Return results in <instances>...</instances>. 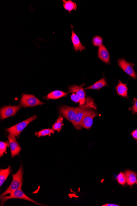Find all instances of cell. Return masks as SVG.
Masks as SVG:
<instances>
[{
    "mask_svg": "<svg viewBox=\"0 0 137 206\" xmlns=\"http://www.w3.org/2000/svg\"><path fill=\"white\" fill-rule=\"evenodd\" d=\"M23 168L22 166L21 165L18 172L12 175V182L7 190L0 196L1 200L4 197L6 196L7 194H10L14 190L21 189L23 184Z\"/></svg>",
    "mask_w": 137,
    "mask_h": 206,
    "instance_id": "cell-1",
    "label": "cell"
},
{
    "mask_svg": "<svg viewBox=\"0 0 137 206\" xmlns=\"http://www.w3.org/2000/svg\"><path fill=\"white\" fill-rule=\"evenodd\" d=\"M92 106L94 107V105H91V103H85L83 105H80L77 108L75 118L73 123L75 128L78 130L81 129L82 128L81 123L83 118L87 110L89 109V108H93ZM94 107L96 108L95 107Z\"/></svg>",
    "mask_w": 137,
    "mask_h": 206,
    "instance_id": "cell-2",
    "label": "cell"
},
{
    "mask_svg": "<svg viewBox=\"0 0 137 206\" xmlns=\"http://www.w3.org/2000/svg\"><path fill=\"white\" fill-rule=\"evenodd\" d=\"M37 116L34 115L32 117L28 118L25 121H23L20 123H17L15 125L12 126L10 128L6 129V131L9 132V133L13 135L15 137L20 135L22 131H24L27 126L31 122H33V120L37 118Z\"/></svg>",
    "mask_w": 137,
    "mask_h": 206,
    "instance_id": "cell-3",
    "label": "cell"
},
{
    "mask_svg": "<svg viewBox=\"0 0 137 206\" xmlns=\"http://www.w3.org/2000/svg\"><path fill=\"white\" fill-rule=\"evenodd\" d=\"M24 199V200L29 201L34 203L35 204H37V205H42V204L37 203V202L33 200V199H31V198H30L29 197L27 196V195L23 192V191L21 190V189H17V190L12 192L10 194V196H6L4 197L3 198L1 199V205L2 206L6 201L8 200L9 199Z\"/></svg>",
    "mask_w": 137,
    "mask_h": 206,
    "instance_id": "cell-4",
    "label": "cell"
},
{
    "mask_svg": "<svg viewBox=\"0 0 137 206\" xmlns=\"http://www.w3.org/2000/svg\"><path fill=\"white\" fill-rule=\"evenodd\" d=\"M44 103L33 95L23 94L20 101V105L24 108L32 107L36 105H42Z\"/></svg>",
    "mask_w": 137,
    "mask_h": 206,
    "instance_id": "cell-5",
    "label": "cell"
},
{
    "mask_svg": "<svg viewBox=\"0 0 137 206\" xmlns=\"http://www.w3.org/2000/svg\"><path fill=\"white\" fill-rule=\"evenodd\" d=\"M21 106L19 105L17 106H5L1 108L0 110L1 120L13 116L21 108Z\"/></svg>",
    "mask_w": 137,
    "mask_h": 206,
    "instance_id": "cell-6",
    "label": "cell"
},
{
    "mask_svg": "<svg viewBox=\"0 0 137 206\" xmlns=\"http://www.w3.org/2000/svg\"><path fill=\"white\" fill-rule=\"evenodd\" d=\"M97 115L96 112L91 109H88L83 118L81 126L83 128L89 129L93 124V120Z\"/></svg>",
    "mask_w": 137,
    "mask_h": 206,
    "instance_id": "cell-7",
    "label": "cell"
},
{
    "mask_svg": "<svg viewBox=\"0 0 137 206\" xmlns=\"http://www.w3.org/2000/svg\"><path fill=\"white\" fill-rule=\"evenodd\" d=\"M77 109V108L64 106L60 108L59 111L64 117L73 123L75 118Z\"/></svg>",
    "mask_w": 137,
    "mask_h": 206,
    "instance_id": "cell-8",
    "label": "cell"
},
{
    "mask_svg": "<svg viewBox=\"0 0 137 206\" xmlns=\"http://www.w3.org/2000/svg\"><path fill=\"white\" fill-rule=\"evenodd\" d=\"M7 138L8 139L9 145L11 149L12 158L19 154L21 151V148L17 141L15 136L9 133L7 136Z\"/></svg>",
    "mask_w": 137,
    "mask_h": 206,
    "instance_id": "cell-9",
    "label": "cell"
},
{
    "mask_svg": "<svg viewBox=\"0 0 137 206\" xmlns=\"http://www.w3.org/2000/svg\"><path fill=\"white\" fill-rule=\"evenodd\" d=\"M118 64L121 69L126 73L134 79L136 78V74L134 71V64L128 63L124 59H120L118 61Z\"/></svg>",
    "mask_w": 137,
    "mask_h": 206,
    "instance_id": "cell-10",
    "label": "cell"
},
{
    "mask_svg": "<svg viewBox=\"0 0 137 206\" xmlns=\"http://www.w3.org/2000/svg\"><path fill=\"white\" fill-rule=\"evenodd\" d=\"M84 85V84L80 86L74 85L70 86L68 88L69 91L76 93L79 97L80 100H81L80 105H83L86 103V99L85 98L86 93H85L84 89H83V86Z\"/></svg>",
    "mask_w": 137,
    "mask_h": 206,
    "instance_id": "cell-11",
    "label": "cell"
},
{
    "mask_svg": "<svg viewBox=\"0 0 137 206\" xmlns=\"http://www.w3.org/2000/svg\"><path fill=\"white\" fill-rule=\"evenodd\" d=\"M98 57L106 64H109L110 56L109 52L103 45L99 47L98 52Z\"/></svg>",
    "mask_w": 137,
    "mask_h": 206,
    "instance_id": "cell-12",
    "label": "cell"
},
{
    "mask_svg": "<svg viewBox=\"0 0 137 206\" xmlns=\"http://www.w3.org/2000/svg\"><path fill=\"white\" fill-rule=\"evenodd\" d=\"M72 41L73 45V48L76 51H82L83 50H85L86 47L81 43L78 37L72 30Z\"/></svg>",
    "mask_w": 137,
    "mask_h": 206,
    "instance_id": "cell-13",
    "label": "cell"
},
{
    "mask_svg": "<svg viewBox=\"0 0 137 206\" xmlns=\"http://www.w3.org/2000/svg\"><path fill=\"white\" fill-rule=\"evenodd\" d=\"M126 179V183L129 186H132L136 182L137 175L133 171L127 170L125 172Z\"/></svg>",
    "mask_w": 137,
    "mask_h": 206,
    "instance_id": "cell-14",
    "label": "cell"
},
{
    "mask_svg": "<svg viewBox=\"0 0 137 206\" xmlns=\"http://www.w3.org/2000/svg\"><path fill=\"white\" fill-rule=\"evenodd\" d=\"M68 93L63 92V91L55 90L49 93L46 98L49 99H58L66 96Z\"/></svg>",
    "mask_w": 137,
    "mask_h": 206,
    "instance_id": "cell-15",
    "label": "cell"
},
{
    "mask_svg": "<svg viewBox=\"0 0 137 206\" xmlns=\"http://www.w3.org/2000/svg\"><path fill=\"white\" fill-rule=\"evenodd\" d=\"M107 85L106 81L105 79L103 78L99 80L98 82H96L94 84L90 86V87H87L85 88L84 90L87 89H99L103 88L104 86H106Z\"/></svg>",
    "mask_w": 137,
    "mask_h": 206,
    "instance_id": "cell-16",
    "label": "cell"
},
{
    "mask_svg": "<svg viewBox=\"0 0 137 206\" xmlns=\"http://www.w3.org/2000/svg\"><path fill=\"white\" fill-rule=\"evenodd\" d=\"M11 173V168L9 166L5 169L0 170V186H1Z\"/></svg>",
    "mask_w": 137,
    "mask_h": 206,
    "instance_id": "cell-17",
    "label": "cell"
},
{
    "mask_svg": "<svg viewBox=\"0 0 137 206\" xmlns=\"http://www.w3.org/2000/svg\"><path fill=\"white\" fill-rule=\"evenodd\" d=\"M117 91L120 96L122 97H127L128 89L126 84L120 82L117 86Z\"/></svg>",
    "mask_w": 137,
    "mask_h": 206,
    "instance_id": "cell-18",
    "label": "cell"
},
{
    "mask_svg": "<svg viewBox=\"0 0 137 206\" xmlns=\"http://www.w3.org/2000/svg\"><path fill=\"white\" fill-rule=\"evenodd\" d=\"M63 1L64 8L69 12L73 10L77 9V5L76 2H72V1H65V0Z\"/></svg>",
    "mask_w": 137,
    "mask_h": 206,
    "instance_id": "cell-19",
    "label": "cell"
},
{
    "mask_svg": "<svg viewBox=\"0 0 137 206\" xmlns=\"http://www.w3.org/2000/svg\"><path fill=\"white\" fill-rule=\"evenodd\" d=\"M63 117L62 116H60L57 120L56 122L53 125L52 129L54 130V131H57L58 132H60L63 125Z\"/></svg>",
    "mask_w": 137,
    "mask_h": 206,
    "instance_id": "cell-20",
    "label": "cell"
},
{
    "mask_svg": "<svg viewBox=\"0 0 137 206\" xmlns=\"http://www.w3.org/2000/svg\"><path fill=\"white\" fill-rule=\"evenodd\" d=\"M54 133V131L52 129H45L41 130L39 132H35V135L38 136V137H40L49 136L51 134Z\"/></svg>",
    "mask_w": 137,
    "mask_h": 206,
    "instance_id": "cell-21",
    "label": "cell"
},
{
    "mask_svg": "<svg viewBox=\"0 0 137 206\" xmlns=\"http://www.w3.org/2000/svg\"><path fill=\"white\" fill-rule=\"evenodd\" d=\"M117 181L120 184L124 185L126 183V179L125 174L120 172L117 175Z\"/></svg>",
    "mask_w": 137,
    "mask_h": 206,
    "instance_id": "cell-22",
    "label": "cell"
},
{
    "mask_svg": "<svg viewBox=\"0 0 137 206\" xmlns=\"http://www.w3.org/2000/svg\"><path fill=\"white\" fill-rule=\"evenodd\" d=\"M8 146V142L1 141L0 142V156L1 157L3 156L4 153L6 152V150H7L6 149Z\"/></svg>",
    "mask_w": 137,
    "mask_h": 206,
    "instance_id": "cell-23",
    "label": "cell"
},
{
    "mask_svg": "<svg viewBox=\"0 0 137 206\" xmlns=\"http://www.w3.org/2000/svg\"><path fill=\"white\" fill-rule=\"evenodd\" d=\"M92 42L94 46L99 47L103 45V39L102 37L99 36H96L93 38Z\"/></svg>",
    "mask_w": 137,
    "mask_h": 206,
    "instance_id": "cell-24",
    "label": "cell"
},
{
    "mask_svg": "<svg viewBox=\"0 0 137 206\" xmlns=\"http://www.w3.org/2000/svg\"><path fill=\"white\" fill-rule=\"evenodd\" d=\"M71 98L72 99V101L76 103H80V102H81V100H80L79 97L76 93H73L71 95Z\"/></svg>",
    "mask_w": 137,
    "mask_h": 206,
    "instance_id": "cell-25",
    "label": "cell"
},
{
    "mask_svg": "<svg viewBox=\"0 0 137 206\" xmlns=\"http://www.w3.org/2000/svg\"><path fill=\"white\" fill-rule=\"evenodd\" d=\"M133 110L134 113H137V99L134 101V106L133 107Z\"/></svg>",
    "mask_w": 137,
    "mask_h": 206,
    "instance_id": "cell-26",
    "label": "cell"
},
{
    "mask_svg": "<svg viewBox=\"0 0 137 206\" xmlns=\"http://www.w3.org/2000/svg\"><path fill=\"white\" fill-rule=\"evenodd\" d=\"M132 135L133 137L134 138L137 139V130L133 131L132 133Z\"/></svg>",
    "mask_w": 137,
    "mask_h": 206,
    "instance_id": "cell-27",
    "label": "cell"
},
{
    "mask_svg": "<svg viewBox=\"0 0 137 206\" xmlns=\"http://www.w3.org/2000/svg\"><path fill=\"white\" fill-rule=\"evenodd\" d=\"M103 206H118L119 205L117 204H107L102 205Z\"/></svg>",
    "mask_w": 137,
    "mask_h": 206,
    "instance_id": "cell-28",
    "label": "cell"
},
{
    "mask_svg": "<svg viewBox=\"0 0 137 206\" xmlns=\"http://www.w3.org/2000/svg\"><path fill=\"white\" fill-rule=\"evenodd\" d=\"M136 184H137V181H136Z\"/></svg>",
    "mask_w": 137,
    "mask_h": 206,
    "instance_id": "cell-29",
    "label": "cell"
}]
</instances>
